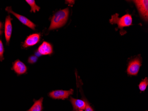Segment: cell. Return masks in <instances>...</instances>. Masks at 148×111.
<instances>
[{"instance_id": "obj_1", "label": "cell", "mask_w": 148, "mask_h": 111, "mask_svg": "<svg viewBox=\"0 0 148 111\" xmlns=\"http://www.w3.org/2000/svg\"><path fill=\"white\" fill-rule=\"evenodd\" d=\"M69 10L68 8L56 12L51 18L49 30H55L65 25L69 18Z\"/></svg>"}, {"instance_id": "obj_2", "label": "cell", "mask_w": 148, "mask_h": 111, "mask_svg": "<svg viewBox=\"0 0 148 111\" xmlns=\"http://www.w3.org/2000/svg\"><path fill=\"white\" fill-rule=\"evenodd\" d=\"M119 16L118 13L113 15L110 19V22L111 24H117L118 29L120 30V34L123 35L126 33V32L124 30L123 28L132 26L133 19L132 16L129 13H127L120 18Z\"/></svg>"}, {"instance_id": "obj_3", "label": "cell", "mask_w": 148, "mask_h": 111, "mask_svg": "<svg viewBox=\"0 0 148 111\" xmlns=\"http://www.w3.org/2000/svg\"><path fill=\"white\" fill-rule=\"evenodd\" d=\"M142 65V59L140 56L131 59L127 66V73L129 76H137Z\"/></svg>"}, {"instance_id": "obj_4", "label": "cell", "mask_w": 148, "mask_h": 111, "mask_svg": "<svg viewBox=\"0 0 148 111\" xmlns=\"http://www.w3.org/2000/svg\"><path fill=\"white\" fill-rule=\"evenodd\" d=\"M73 92L74 90L72 89L69 90H56L50 92L49 96L54 100H64L68 99Z\"/></svg>"}, {"instance_id": "obj_5", "label": "cell", "mask_w": 148, "mask_h": 111, "mask_svg": "<svg viewBox=\"0 0 148 111\" xmlns=\"http://www.w3.org/2000/svg\"><path fill=\"white\" fill-rule=\"evenodd\" d=\"M142 18L145 21H148V1L147 0H136L134 1Z\"/></svg>"}, {"instance_id": "obj_6", "label": "cell", "mask_w": 148, "mask_h": 111, "mask_svg": "<svg viewBox=\"0 0 148 111\" xmlns=\"http://www.w3.org/2000/svg\"><path fill=\"white\" fill-rule=\"evenodd\" d=\"M5 10L8 12L14 15L22 24L25 25L27 26L30 28V29H32V30H35V24H34L32 21H31L30 20H29L28 18H27L23 16L14 12L12 10L11 7H7L6 8Z\"/></svg>"}, {"instance_id": "obj_7", "label": "cell", "mask_w": 148, "mask_h": 111, "mask_svg": "<svg viewBox=\"0 0 148 111\" xmlns=\"http://www.w3.org/2000/svg\"><path fill=\"white\" fill-rule=\"evenodd\" d=\"M12 18L10 15L6 17L5 24V34L7 44H9L12 33Z\"/></svg>"}, {"instance_id": "obj_8", "label": "cell", "mask_w": 148, "mask_h": 111, "mask_svg": "<svg viewBox=\"0 0 148 111\" xmlns=\"http://www.w3.org/2000/svg\"><path fill=\"white\" fill-rule=\"evenodd\" d=\"M12 69L18 76L26 73L28 68L26 65L20 60H16L13 63Z\"/></svg>"}, {"instance_id": "obj_9", "label": "cell", "mask_w": 148, "mask_h": 111, "mask_svg": "<svg viewBox=\"0 0 148 111\" xmlns=\"http://www.w3.org/2000/svg\"><path fill=\"white\" fill-rule=\"evenodd\" d=\"M40 40V35L38 33H34L30 35L27 37L24 42V48L29 47L37 44Z\"/></svg>"}, {"instance_id": "obj_10", "label": "cell", "mask_w": 148, "mask_h": 111, "mask_svg": "<svg viewBox=\"0 0 148 111\" xmlns=\"http://www.w3.org/2000/svg\"><path fill=\"white\" fill-rule=\"evenodd\" d=\"M70 101L71 103L73 110L72 111H79L84 110L86 107V103L84 101L81 99H75L71 97Z\"/></svg>"}, {"instance_id": "obj_11", "label": "cell", "mask_w": 148, "mask_h": 111, "mask_svg": "<svg viewBox=\"0 0 148 111\" xmlns=\"http://www.w3.org/2000/svg\"><path fill=\"white\" fill-rule=\"evenodd\" d=\"M38 52L41 55H51L53 52V47L50 43L44 41L38 49Z\"/></svg>"}, {"instance_id": "obj_12", "label": "cell", "mask_w": 148, "mask_h": 111, "mask_svg": "<svg viewBox=\"0 0 148 111\" xmlns=\"http://www.w3.org/2000/svg\"><path fill=\"white\" fill-rule=\"evenodd\" d=\"M43 100L44 98L41 97L39 100H34L33 105L26 111H43Z\"/></svg>"}, {"instance_id": "obj_13", "label": "cell", "mask_w": 148, "mask_h": 111, "mask_svg": "<svg viewBox=\"0 0 148 111\" xmlns=\"http://www.w3.org/2000/svg\"><path fill=\"white\" fill-rule=\"evenodd\" d=\"M26 1L31 7V12H36L40 10V7L36 5L34 0H26Z\"/></svg>"}, {"instance_id": "obj_14", "label": "cell", "mask_w": 148, "mask_h": 111, "mask_svg": "<svg viewBox=\"0 0 148 111\" xmlns=\"http://www.w3.org/2000/svg\"><path fill=\"white\" fill-rule=\"evenodd\" d=\"M148 85V79L147 77H145L144 79H143L139 84L138 87L140 92H144L147 88Z\"/></svg>"}, {"instance_id": "obj_15", "label": "cell", "mask_w": 148, "mask_h": 111, "mask_svg": "<svg viewBox=\"0 0 148 111\" xmlns=\"http://www.w3.org/2000/svg\"><path fill=\"white\" fill-rule=\"evenodd\" d=\"M83 100L86 103V107L85 108V111H94L93 108L90 105V103L88 101L86 100V98L85 97H83Z\"/></svg>"}, {"instance_id": "obj_16", "label": "cell", "mask_w": 148, "mask_h": 111, "mask_svg": "<svg viewBox=\"0 0 148 111\" xmlns=\"http://www.w3.org/2000/svg\"><path fill=\"white\" fill-rule=\"evenodd\" d=\"M4 48L2 41L0 40V61H2L4 59Z\"/></svg>"}, {"instance_id": "obj_17", "label": "cell", "mask_w": 148, "mask_h": 111, "mask_svg": "<svg viewBox=\"0 0 148 111\" xmlns=\"http://www.w3.org/2000/svg\"><path fill=\"white\" fill-rule=\"evenodd\" d=\"M38 60V57L36 56H32L30 57L28 59V62L29 64H33L36 63Z\"/></svg>"}, {"instance_id": "obj_18", "label": "cell", "mask_w": 148, "mask_h": 111, "mask_svg": "<svg viewBox=\"0 0 148 111\" xmlns=\"http://www.w3.org/2000/svg\"><path fill=\"white\" fill-rule=\"evenodd\" d=\"M2 27H3V24L0 21V30L2 29Z\"/></svg>"}, {"instance_id": "obj_19", "label": "cell", "mask_w": 148, "mask_h": 111, "mask_svg": "<svg viewBox=\"0 0 148 111\" xmlns=\"http://www.w3.org/2000/svg\"><path fill=\"white\" fill-rule=\"evenodd\" d=\"M2 32H3L2 31L0 30V35H1V34H2Z\"/></svg>"}, {"instance_id": "obj_20", "label": "cell", "mask_w": 148, "mask_h": 111, "mask_svg": "<svg viewBox=\"0 0 148 111\" xmlns=\"http://www.w3.org/2000/svg\"><path fill=\"white\" fill-rule=\"evenodd\" d=\"M83 111V110H80V111Z\"/></svg>"}, {"instance_id": "obj_21", "label": "cell", "mask_w": 148, "mask_h": 111, "mask_svg": "<svg viewBox=\"0 0 148 111\" xmlns=\"http://www.w3.org/2000/svg\"></svg>"}]
</instances>
